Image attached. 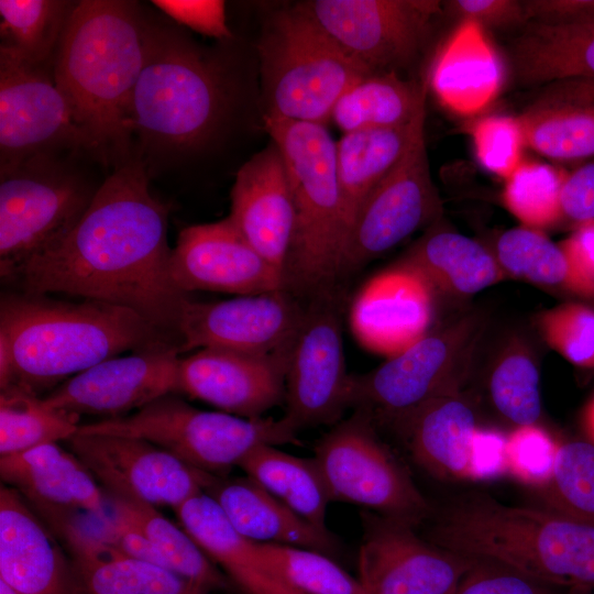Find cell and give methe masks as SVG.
I'll list each match as a JSON object with an SVG mask.
<instances>
[{"instance_id": "cell-1", "label": "cell", "mask_w": 594, "mask_h": 594, "mask_svg": "<svg viewBox=\"0 0 594 594\" xmlns=\"http://www.w3.org/2000/svg\"><path fill=\"white\" fill-rule=\"evenodd\" d=\"M169 206L150 190L139 155L117 165L79 222L55 246L2 279L12 290L66 294L129 308L180 346L187 294L170 274Z\"/></svg>"}, {"instance_id": "cell-2", "label": "cell", "mask_w": 594, "mask_h": 594, "mask_svg": "<svg viewBox=\"0 0 594 594\" xmlns=\"http://www.w3.org/2000/svg\"><path fill=\"white\" fill-rule=\"evenodd\" d=\"M144 24L135 1H77L53 59L55 81L94 157L116 166L132 157L130 113L145 56Z\"/></svg>"}, {"instance_id": "cell-3", "label": "cell", "mask_w": 594, "mask_h": 594, "mask_svg": "<svg viewBox=\"0 0 594 594\" xmlns=\"http://www.w3.org/2000/svg\"><path fill=\"white\" fill-rule=\"evenodd\" d=\"M0 339L11 355L9 385L37 395L122 352L179 346L129 308L12 289L0 297Z\"/></svg>"}, {"instance_id": "cell-4", "label": "cell", "mask_w": 594, "mask_h": 594, "mask_svg": "<svg viewBox=\"0 0 594 594\" xmlns=\"http://www.w3.org/2000/svg\"><path fill=\"white\" fill-rule=\"evenodd\" d=\"M430 541L554 587L594 590V526L548 508L512 506L470 494L444 509Z\"/></svg>"}, {"instance_id": "cell-5", "label": "cell", "mask_w": 594, "mask_h": 594, "mask_svg": "<svg viewBox=\"0 0 594 594\" xmlns=\"http://www.w3.org/2000/svg\"><path fill=\"white\" fill-rule=\"evenodd\" d=\"M144 44L131 105L132 136L150 150L199 148L218 130L228 108L219 65L176 25L146 16Z\"/></svg>"}, {"instance_id": "cell-6", "label": "cell", "mask_w": 594, "mask_h": 594, "mask_svg": "<svg viewBox=\"0 0 594 594\" xmlns=\"http://www.w3.org/2000/svg\"><path fill=\"white\" fill-rule=\"evenodd\" d=\"M284 158L295 224L284 268V289L308 300L340 284L345 241L337 173V142L323 124L263 117Z\"/></svg>"}, {"instance_id": "cell-7", "label": "cell", "mask_w": 594, "mask_h": 594, "mask_svg": "<svg viewBox=\"0 0 594 594\" xmlns=\"http://www.w3.org/2000/svg\"><path fill=\"white\" fill-rule=\"evenodd\" d=\"M257 52L263 117L326 125L344 91L372 75L295 6L265 22Z\"/></svg>"}, {"instance_id": "cell-8", "label": "cell", "mask_w": 594, "mask_h": 594, "mask_svg": "<svg viewBox=\"0 0 594 594\" xmlns=\"http://www.w3.org/2000/svg\"><path fill=\"white\" fill-rule=\"evenodd\" d=\"M77 433L146 440L212 475H226L257 446L300 443L298 432L283 417L249 419L201 410L176 394L162 396L123 417L80 424Z\"/></svg>"}, {"instance_id": "cell-9", "label": "cell", "mask_w": 594, "mask_h": 594, "mask_svg": "<svg viewBox=\"0 0 594 594\" xmlns=\"http://www.w3.org/2000/svg\"><path fill=\"white\" fill-rule=\"evenodd\" d=\"M98 188L61 154L0 167V275L10 276L59 243Z\"/></svg>"}, {"instance_id": "cell-10", "label": "cell", "mask_w": 594, "mask_h": 594, "mask_svg": "<svg viewBox=\"0 0 594 594\" xmlns=\"http://www.w3.org/2000/svg\"><path fill=\"white\" fill-rule=\"evenodd\" d=\"M314 458L331 502L360 505L414 527L430 515V505L407 468L361 410L334 424L317 442Z\"/></svg>"}, {"instance_id": "cell-11", "label": "cell", "mask_w": 594, "mask_h": 594, "mask_svg": "<svg viewBox=\"0 0 594 594\" xmlns=\"http://www.w3.org/2000/svg\"><path fill=\"white\" fill-rule=\"evenodd\" d=\"M481 331L474 316L432 332L371 372L350 376L349 408L395 422L427 400L458 392Z\"/></svg>"}, {"instance_id": "cell-12", "label": "cell", "mask_w": 594, "mask_h": 594, "mask_svg": "<svg viewBox=\"0 0 594 594\" xmlns=\"http://www.w3.org/2000/svg\"><path fill=\"white\" fill-rule=\"evenodd\" d=\"M340 284L305 302V310L289 352L283 418L297 432L334 425L349 409L350 374L346 372Z\"/></svg>"}, {"instance_id": "cell-13", "label": "cell", "mask_w": 594, "mask_h": 594, "mask_svg": "<svg viewBox=\"0 0 594 594\" xmlns=\"http://www.w3.org/2000/svg\"><path fill=\"white\" fill-rule=\"evenodd\" d=\"M92 145L57 86L53 64L29 63L0 48V167Z\"/></svg>"}, {"instance_id": "cell-14", "label": "cell", "mask_w": 594, "mask_h": 594, "mask_svg": "<svg viewBox=\"0 0 594 594\" xmlns=\"http://www.w3.org/2000/svg\"><path fill=\"white\" fill-rule=\"evenodd\" d=\"M295 7L371 74L395 72L419 52L440 2L309 0Z\"/></svg>"}, {"instance_id": "cell-15", "label": "cell", "mask_w": 594, "mask_h": 594, "mask_svg": "<svg viewBox=\"0 0 594 594\" xmlns=\"http://www.w3.org/2000/svg\"><path fill=\"white\" fill-rule=\"evenodd\" d=\"M440 209L422 127L356 213L344 242L340 278L400 243Z\"/></svg>"}, {"instance_id": "cell-16", "label": "cell", "mask_w": 594, "mask_h": 594, "mask_svg": "<svg viewBox=\"0 0 594 594\" xmlns=\"http://www.w3.org/2000/svg\"><path fill=\"white\" fill-rule=\"evenodd\" d=\"M361 518L358 579L367 594H453L475 562L422 539L405 521L370 510Z\"/></svg>"}, {"instance_id": "cell-17", "label": "cell", "mask_w": 594, "mask_h": 594, "mask_svg": "<svg viewBox=\"0 0 594 594\" xmlns=\"http://www.w3.org/2000/svg\"><path fill=\"white\" fill-rule=\"evenodd\" d=\"M65 443L107 494L155 507H178L204 493L212 476L138 438L76 433Z\"/></svg>"}, {"instance_id": "cell-18", "label": "cell", "mask_w": 594, "mask_h": 594, "mask_svg": "<svg viewBox=\"0 0 594 594\" xmlns=\"http://www.w3.org/2000/svg\"><path fill=\"white\" fill-rule=\"evenodd\" d=\"M180 354L178 345L167 344L117 355L69 377L43 399L78 417H123L162 396L178 394Z\"/></svg>"}, {"instance_id": "cell-19", "label": "cell", "mask_w": 594, "mask_h": 594, "mask_svg": "<svg viewBox=\"0 0 594 594\" xmlns=\"http://www.w3.org/2000/svg\"><path fill=\"white\" fill-rule=\"evenodd\" d=\"M304 310L305 302L285 289L217 301L187 297L178 327L179 350L274 353L292 345Z\"/></svg>"}, {"instance_id": "cell-20", "label": "cell", "mask_w": 594, "mask_h": 594, "mask_svg": "<svg viewBox=\"0 0 594 594\" xmlns=\"http://www.w3.org/2000/svg\"><path fill=\"white\" fill-rule=\"evenodd\" d=\"M170 274L183 293L237 296L284 289L283 274L244 239L229 217L184 228L172 250Z\"/></svg>"}, {"instance_id": "cell-21", "label": "cell", "mask_w": 594, "mask_h": 594, "mask_svg": "<svg viewBox=\"0 0 594 594\" xmlns=\"http://www.w3.org/2000/svg\"><path fill=\"white\" fill-rule=\"evenodd\" d=\"M290 348L267 354L200 349L179 360L178 394L206 402L227 414L262 418L285 400Z\"/></svg>"}, {"instance_id": "cell-22", "label": "cell", "mask_w": 594, "mask_h": 594, "mask_svg": "<svg viewBox=\"0 0 594 594\" xmlns=\"http://www.w3.org/2000/svg\"><path fill=\"white\" fill-rule=\"evenodd\" d=\"M0 580L18 594H88L56 536L14 488L0 486Z\"/></svg>"}, {"instance_id": "cell-23", "label": "cell", "mask_w": 594, "mask_h": 594, "mask_svg": "<svg viewBox=\"0 0 594 594\" xmlns=\"http://www.w3.org/2000/svg\"><path fill=\"white\" fill-rule=\"evenodd\" d=\"M78 510H57L43 521L70 553L88 594H209L187 579L130 557L105 540L99 520L78 518Z\"/></svg>"}, {"instance_id": "cell-24", "label": "cell", "mask_w": 594, "mask_h": 594, "mask_svg": "<svg viewBox=\"0 0 594 594\" xmlns=\"http://www.w3.org/2000/svg\"><path fill=\"white\" fill-rule=\"evenodd\" d=\"M228 217L256 252L284 277L295 211L286 165L273 141L238 170Z\"/></svg>"}, {"instance_id": "cell-25", "label": "cell", "mask_w": 594, "mask_h": 594, "mask_svg": "<svg viewBox=\"0 0 594 594\" xmlns=\"http://www.w3.org/2000/svg\"><path fill=\"white\" fill-rule=\"evenodd\" d=\"M433 289L410 267L397 263L369 280L351 308V324L367 349L394 356L420 340L432 314Z\"/></svg>"}, {"instance_id": "cell-26", "label": "cell", "mask_w": 594, "mask_h": 594, "mask_svg": "<svg viewBox=\"0 0 594 594\" xmlns=\"http://www.w3.org/2000/svg\"><path fill=\"white\" fill-rule=\"evenodd\" d=\"M2 483L16 490L35 512L79 509L105 521L107 498L79 459L58 443L0 457Z\"/></svg>"}, {"instance_id": "cell-27", "label": "cell", "mask_w": 594, "mask_h": 594, "mask_svg": "<svg viewBox=\"0 0 594 594\" xmlns=\"http://www.w3.org/2000/svg\"><path fill=\"white\" fill-rule=\"evenodd\" d=\"M411 459L441 480H472L477 431L470 405L458 392L436 396L393 422Z\"/></svg>"}, {"instance_id": "cell-28", "label": "cell", "mask_w": 594, "mask_h": 594, "mask_svg": "<svg viewBox=\"0 0 594 594\" xmlns=\"http://www.w3.org/2000/svg\"><path fill=\"white\" fill-rule=\"evenodd\" d=\"M242 536L261 543H274L318 551L327 556L338 542L297 515L249 476L212 475L204 490Z\"/></svg>"}, {"instance_id": "cell-29", "label": "cell", "mask_w": 594, "mask_h": 594, "mask_svg": "<svg viewBox=\"0 0 594 594\" xmlns=\"http://www.w3.org/2000/svg\"><path fill=\"white\" fill-rule=\"evenodd\" d=\"M174 510L187 534L244 594H304L275 574L261 543L238 532L207 494L200 493Z\"/></svg>"}, {"instance_id": "cell-30", "label": "cell", "mask_w": 594, "mask_h": 594, "mask_svg": "<svg viewBox=\"0 0 594 594\" xmlns=\"http://www.w3.org/2000/svg\"><path fill=\"white\" fill-rule=\"evenodd\" d=\"M504 79L502 61L483 26L462 21L438 53L430 86L447 109L472 116L499 94Z\"/></svg>"}, {"instance_id": "cell-31", "label": "cell", "mask_w": 594, "mask_h": 594, "mask_svg": "<svg viewBox=\"0 0 594 594\" xmlns=\"http://www.w3.org/2000/svg\"><path fill=\"white\" fill-rule=\"evenodd\" d=\"M426 109L408 124L345 133L337 142V173L345 239L361 206L425 127ZM345 242V241H344Z\"/></svg>"}, {"instance_id": "cell-32", "label": "cell", "mask_w": 594, "mask_h": 594, "mask_svg": "<svg viewBox=\"0 0 594 594\" xmlns=\"http://www.w3.org/2000/svg\"><path fill=\"white\" fill-rule=\"evenodd\" d=\"M399 263L420 274L432 287L471 295L503 280L507 274L496 256L479 242L452 231H430Z\"/></svg>"}, {"instance_id": "cell-33", "label": "cell", "mask_w": 594, "mask_h": 594, "mask_svg": "<svg viewBox=\"0 0 594 594\" xmlns=\"http://www.w3.org/2000/svg\"><path fill=\"white\" fill-rule=\"evenodd\" d=\"M512 56L525 82L594 79V22L530 23L515 40Z\"/></svg>"}, {"instance_id": "cell-34", "label": "cell", "mask_w": 594, "mask_h": 594, "mask_svg": "<svg viewBox=\"0 0 594 594\" xmlns=\"http://www.w3.org/2000/svg\"><path fill=\"white\" fill-rule=\"evenodd\" d=\"M237 466L297 515L327 530L326 512L331 497L314 457L299 458L277 446L261 444Z\"/></svg>"}, {"instance_id": "cell-35", "label": "cell", "mask_w": 594, "mask_h": 594, "mask_svg": "<svg viewBox=\"0 0 594 594\" xmlns=\"http://www.w3.org/2000/svg\"><path fill=\"white\" fill-rule=\"evenodd\" d=\"M426 84L402 79L395 72L365 76L337 101L330 120L345 133L408 124L426 109Z\"/></svg>"}, {"instance_id": "cell-36", "label": "cell", "mask_w": 594, "mask_h": 594, "mask_svg": "<svg viewBox=\"0 0 594 594\" xmlns=\"http://www.w3.org/2000/svg\"><path fill=\"white\" fill-rule=\"evenodd\" d=\"M106 498L112 512L143 531L172 572L208 592L230 587V579L219 571L187 531L164 517L155 506L110 494H106Z\"/></svg>"}, {"instance_id": "cell-37", "label": "cell", "mask_w": 594, "mask_h": 594, "mask_svg": "<svg viewBox=\"0 0 594 594\" xmlns=\"http://www.w3.org/2000/svg\"><path fill=\"white\" fill-rule=\"evenodd\" d=\"M517 119L535 152L560 162L594 160V105L538 103Z\"/></svg>"}, {"instance_id": "cell-38", "label": "cell", "mask_w": 594, "mask_h": 594, "mask_svg": "<svg viewBox=\"0 0 594 594\" xmlns=\"http://www.w3.org/2000/svg\"><path fill=\"white\" fill-rule=\"evenodd\" d=\"M80 417L48 406L43 397L19 385L0 389V455L67 441Z\"/></svg>"}, {"instance_id": "cell-39", "label": "cell", "mask_w": 594, "mask_h": 594, "mask_svg": "<svg viewBox=\"0 0 594 594\" xmlns=\"http://www.w3.org/2000/svg\"><path fill=\"white\" fill-rule=\"evenodd\" d=\"M77 1L1 0L0 48L38 65L53 64Z\"/></svg>"}, {"instance_id": "cell-40", "label": "cell", "mask_w": 594, "mask_h": 594, "mask_svg": "<svg viewBox=\"0 0 594 594\" xmlns=\"http://www.w3.org/2000/svg\"><path fill=\"white\" fill-rule=\"evenodd\" d=\"M496 258L507 275L581 296H594L561 245L540 230L524 226L505 231L496 243Z\"/></svg>"}, {"instance_id": "cell-41", "label": "cell", "mask_w": 594, "mask_h": 594, "mask_svg": "<svg viewBox=\"0 0 594 594\" xmlns=\"http://www.w3.org/2000/svg\"><path fill=\"white\" fill-rule=\"evenodd\" d=\"M539 491L548 509L594 526V443H559L551 476Z\"/></svg>"}, {"instance_id": "cell-42", "label": "cell", "mask_w": 594, "mask_h": 594, "mask_svg": "<svg viewBox=\"0 0 594 594\" xmlns=\"http://www.w3.org/2000/svg\"><path fill=\"white\" fill-rule=\"evenodd\" d=\"M261 549L275 574L304 594H367L330 556L274 543H261Z\"/></svg>"}, {"instance_id": "cell-43", "label": "cell", "mask_w": 594, "mask_h": 594, "mask_svg": "<svg viewBox=\"0 0 594 594\" xmlns=\"http://www.w3.org/2000/svg\"><path fill=\"white\" fill-rule=\"evenodd\" d=\"M564 173L539 162H521L506 179L502 199L525 227L543 229L561 221L560 190Z\"/></svg>"}, {"instance_id": "cell-44", "label": "cell", "mask_w": 594, "mask_h": 594, "mask_svg": "<svg viewBox=\"0 0 594 594\" xmlns=\"http://www.w3.org/2000/svg\"><path fill=\"white\" fill-rule=\"evenodd\" d=\"M497 411L516 425H535L541 415L539 373L527 353L513 351L498 361L490 378Z\"/></svg>"}, {"instance_id": "cell-45", "label": "cell", "mask_w": 594, "mask_h": 594, "mask_svg": "<svg viewBox=\"0 0 594 594\" xmlns=\"http://www.w3.org/2000/svg\"><path fill=\"white\" fill-rule=\"evenodd\" d=\"M537 324L548 345L580 367H594V310L569 302L538 316Z\"/></svg>"}, {"instance_id": "cell-46", "label": "cell", "mask_w": 594, "mask_h": 594, "mask_svg": "<svg viewBox=\"0 0 594 594\" xmlns=\"http://www.w3.org/2000/svg\"><path fill=\"white\" fill-rule=\"evenodd\" d=\"M471 135L476 158L488 172L507 179L521 163L525 142L517 118H482L473 124Z\"/></svg>"}, {"instance_id": "cell-47", "label": "cell", "mask_w": 594, "mask_h": 594, "mask_svg": "<svg viewBox=\"0 0 594 594\" xmlns=\"http://www.w3.org/2000/svg\"><path fill=\"white\" fill-rule=\"evenodd\" d=\"M559 443L535 425L517 427L505 444L507 474L541 488L550 479Z\"/></svg>"}, {"instance_id": "cell-48", "label": "cell", "mask_w": 594, "mask_h": 594, "mask_svg": "<svg viewBox=\"0 0 594 594\" xmlns=\"http://www.w3.org/2000/svg\"><path fill=\"white\" fill-rule=\"evenodd\" d=\"M554 588L510 566L475 559L453 594H556Z\"/></svg>"}, {"instance_id": "cell-49", "label": "cell", "mask_w": 594, "mask_h": 594, "mask_svg": "<svg viewBox=\"0 0 594 594\" xmlns=\"http://www.w3.org/2000/svg\"><path fill=\"white\" fill-rule=\"evenodd\" d=\"M162 13L176 23L205 36L230 40L226 3L221 0H154Z\"/></svg>"}, {"instance_id": "cell-50", "label": "cell", "mask_w": 594, "mask_h": 594, "mask_svg": "<svg viewBox=\"0 0 594 594\" xmlns=\"http://www.w3.org/2000/svg\"><path fill=\"white\" fill-rule=\"evenodd\" d=\"M561 220L576 227L594 222V160L565 174L560 190Z\"/></svg>"}, {"instance_id": "cell-51", "label": "cell", "mask_w": 594, "mask_h": 594, "mask_svg": "<svg viewBox=\"0 0 594 594\" xmlns=\"http://www.w3.org/2000/svg\"><path fill=\"white\" fill-rule=\"evenodd\" d=\"M452 14L481 26H510L529 21L522 1L453 0L448 2Z\"/></svg>"}, {"instance_id": "cell-52", "label": "cell", "mask_w": 594, "mask_h": 594, "mask_svg": "<svg viewBox=\"0 0 594 594\" xmlns=\"http://www.w3.org/2000/svg\"><path fill=\"white\" fill-rule=\"evenodd\" d=\"M99 524L105 540L121 552L169 570L150 539L125 517L112 512L107 520Z\"/></svg>"}, {"instance_id": "cell-53", "label": "cell", "mask_w": 594, "mask_h": 594, "mask_svg": "<svg viewBox=\"0 0 594 594\" xmlns=\"http://www.w3.org/2000/svg\"><path fill=\"white\" fill-rule=\"evenodd\" d=\"M528 20L552 24L594 22V0L522 1Z\"/></svg>"}, {"instance_id": "cell-54", "label": "cell", "mask_w": 594, "mask_h": 594, "mask_svg": "<svg viewBox=\"0 0 594 594\" xmlns=\"http://www.w3.org/2000/svg\"><path fill=\"white\" fill-rule=\"evenodd\" d=\"M506 437L494 430L477 429L474 439L472 480H486L507 474Z\"/></svg>"}, {"instance_id": "cell-55", "label": "cell", "mask_w": 594, "mask_h": 594, "mask_svg": "<svg viewBox=\"0 0 594 594\" xmlns=\"http://www.w3.org/2000/svg\"><path fill=\"white\" fill-rule=\"evenodd\" d=\"M559 244L594 295V222L576 227L575 231Z\"/></svg>"}, {"instance_id": "cell-56", "label": "cell", "mask_w": 594, "mask_h": 594, "mask_svg": "<svg viewBox=\"0 0 594 594\" xmlns=\"http://www.w3.org/2000/svg\"><path fill=\"white\" fill-rule=\"evenodd\" d=\"M587 103L594 105V79H571L552 82L540 103Z\"/></svg>"}, {"instance_id": "cell-57", "label": "cell", "mask_w": 594, "mask_h": 594, "mask_svg": "<svg viewBox=\"0 0 594 594\" xmlns=\"http://www.w3.org/2000/svg\"><path fill=\"white\" fill-rule=\"evenodd\" d=\"M584 425H585L588 436L592 438L594 442V398L591 400V403L586 407V410L584 414Z\"/></svg>"}, {"instance_id": "cell-58", "label": "cell", "mask_w": 594, "mask_h": 594, "mask_svg": "<svg viewBox=\"0 0 594 594\" xmlns=\"http://www.w3.org/2000/svg\"><path fill=\"white\" fill-rule=\"evenodd\" d=\"M566 594H594V590L588 588H570Z\"/></svg>"}, {"instance_id": "cell-59", "label": "cell", "mask_w": 594, "mask_h": 594, "mask_svg": "<svg viewBox=\"0 0 594 594\" xmlns=\"http://www.w3.org/2000/svg\"><path fill=\"white\" fill-rule=\"evenodd\" d=\"M0 594H18L10 586H8L3 581L0 580Z\"/></svg>"}]
</instances>
